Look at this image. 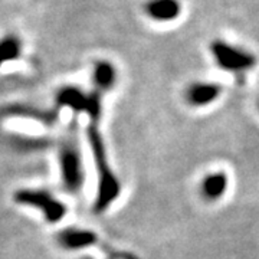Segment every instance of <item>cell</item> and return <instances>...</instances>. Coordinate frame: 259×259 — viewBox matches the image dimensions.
I'll list each match as a JSON object with an SVG mask.
<instances>
[{
  "mask_svg": "<svg viewBox=\"0 0 259 259\" xmlns=\"http://www.w3.org/2000/svg\"><path fill=\"white\" fill-rule=\"evenodd\" d=\"M88 141L91 146L94 158H95V166L98 171V190H97V199H95V212L100 213L108 209V206L118 197L121 190L120 182L114 171L110 167L105 144L102 141L100 131L95 128V125H91L88 128Z\"/></svg>",
  "mask_w": 259,
  "mask_h": 259,
  "instance_id": "1",
  "label": "cell"
},
{
  "mask_svg": "<svg viewBox=\"0 0 259 259\" xmlns=\"http://www.w3.org/2000/svg\"><path fill=\"white\" fill-rule=\"evenodd\" d=\"M15 202L37 209L49 223H58L66 214V206L51 193L37 189H22L15 193Z\"/></svg>",
  "mask_w": 259,
  "mask_h": 259,
  "instance_id": "2",
  "label": "cell"
},
{
  "mask_svg": "<svg viewBox=\"0 0 259 259\" xmlns=\"http://www.w3.org/2000/svg\"><path fill=\"white\" fill-rule=\"evenodd\" d=\"M210 52L219 65L225 71L242 74L249 71L256 64V58L250 52L239 47L231 45L225 40H214L210 45Z\"/></svg>",
  "mask_w": 259,
  "mask_h": 259,
  "instance_id": "3",
  "label": "cell"
},
{
  "mask_svg": "<svg viewBox=\"0 0 259 259\" xmlns=\"http://www.w3.org/2000/svg\"><path fill=\"white\" fill-rule=\"evenodd\" d=\"M59 167H61V177L65 189L71 193L79 192L83 186L85 173H83L81 154L72 143H68L61 148Z\"/></svg>",
  "mask_w": 259,
  "mask_h": 259,
  "instance_id": "4",
  "label": "cell"
},
{
  "mask_svg": "<svg viewBox=\"0 0 259 259\" xmlns=\"http://www.w3.org/2000/svg\"><path fill=\"white\" fill-rule=\"evenodd\" d=\"M56 102L75 112H87L93 120H97L101 114V95L98 91L87 95L75 87H65L56 94Z\"/></svg>",
  "mask_w": 259,
  "mask_h": 259,
  "instance_id": "5",
  "label": "cell"
},
{
  "mask_svg": "<svg viewBox=\"0 0 259 259\" xmlns=\"http://www.w3.org/2000/svg\"><path fill=\"white\" fill-rule=\"evenodd\" d=\"M97 235L87 229H65L58 235L59 245L69 250L83 249L97 243Z\"/></svg>",
  "mask_w": 259,
  "mask_h": 259,
  "instance_id": "6",
  "label": "cell"
},
{
  "mask_svg": "<svg viewBox=\"0 0 259 259\" xmlns=\"http://www.w3.org/2000/svg\"><path fill=\"white\" fill-rule=\"evenodd\" d=\"M221 95V87L210 82H196L189 87L186 98L194 107H204Z\"/></svg>",
  "mask_w": 259,
  "mask_h": 259,
  "instance_id": "7",
  "label": "cell"
},
{
  "mask_svg": "<svg viewBox=\"0 0 259 259\" xmlns=\"http://www.w3.org/2000/svg\"><path fill=\"white\" fill-rule=\"evenodd\" d=\"M179 0H150L146 6V12L151 19L158 22H168L180 15Z\"/></svg>",
  "mask_w": 259,
  "mask_h": 259,
  "instance_id": "8",
  "label": "cell"
},
{
  "mask_svg": "<svg viewBox=\"0 0 259 259\" xmlns=\"http://www.w3.org/2000/svg\"><path fill=\"white\" fill-rule=\"evenodd\" d=\"M228 189V177L223 175L222 171L212 173L206 176L200 186V192L203 194L204 199L207 200H218L223 196V193Z\"/></svg>",
  "mask_w": 259,
  "mask_h": 259,
  "instance_id": "9",
  "label": "cell"
},
{
  "mask_svg": "<svg viewBox=\"0 0 259 259\" xmlns=\"http://www.w3.org/2000/svg\"><path fill=\"white\" fill-rule=\"evenodd\" d=\"M115 79H117V72H115V68L110 62L102 61V62H98L95 65L94 82L98 88V93L110 90L112 85L115 83Z\"/></svg>",
  "mask_w": 259,
  "mask_h": 259,
  "instance_id": "10",
  "label": "cell"
},
{
  "mask_svg": "<svg viewBox=\"0 0 259 259\" xmlns=\"http://www.w3.org/2000/svg\"><path fill=\"white\" fill-rule=\"evenodd\" d=\"M20 54V42L15 36L5 37L0 42V65L16 59Z\"/></svg>",
  "mask_w": 259,
  "mask_h": 259,
  "instance_id": "11",
  "label": "cell"
}]
</instances>
